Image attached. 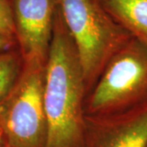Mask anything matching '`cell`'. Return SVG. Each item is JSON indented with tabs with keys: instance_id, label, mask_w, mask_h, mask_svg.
I'll return each mask as SVG.
<instances>
[{
	"instance_id": "cell-1",
	"label": "cell",
	"mask_w": 147,
	"mask_h": 147,
	"mask_svg": "<svg viewBox=\"0 0 147 147\" xmlns=\"http://www.w3.org/2000/svg\"><path fill=\"white\" fill-rule=\"evenodd\" d=\"M85 85L76 47L58 4L45 68L46 147H85L87 127L83 117Z\"/></svg>"
},
{
	"instance_id": "cell-2",
	"label": "cell",
	"mask_w": 147,
	"mask_h": 147,
	"mask_svg": "<svg viewBox=\"0 0 147 147\" xmlns=\"http://www.w3.org/2000/svg\"><path fill=\"white\" fill-rule=\"evenodd\" d=\"M86 84L94 82L116 53L133 38L116 22L100 0H59Z\"/></svg>"
},
{
	"instance_id": "cell-3",
	"label": "cell",
	"mask_w": 147,
	"mask_h": 147,
	"mask_svg": "<svg viewBox=\"0 0 147 147\" xmlns=\"http://www.w3.org/2000/svg\"><path fill=\"white\" fill-rule=\"evenodd\" d=\"M45 68L46 63L23 61L16 84L0 103V127L8 147H46Z\"/></svg>"
},
{
	"instance_id": "cell-4",
	"label": "cell",
	"mask_w": 147,
	"mask_h": 147,
	"mask_svg": "<svg viewBox=\"0 0 147 147\" xmlns=\"http://www.w3.org/2000/svg\"><path fill=\"white\" fill-rule=\"evenodd\" d=\"M147 105V45L132 38L111 58L90 98V113L115 115Z\"/></svg>"
},
{
	"instance_id": "cell-5",
	"label": "cell",
	"mask_w": 147,
	"mask_h": 147,
	"mask_svg": "<svg viewBox=\"0 0 147 147\" xmlns=\"http://www.w3.org/2000/svg\"><path fill=\"white\" fill-rule=\"evenodd\" d=\"M59 0H11L16 38L23 61L47 62Z\"/></svg>"
},
{
	"instance_id": "cell-6",
	"label": "cell",
	"mask_w": 147,
	"mask_h": 147,
	"mask_svg": "<svg viewBox=\"0 0 147 147\" xmlns=\"http://www.w3.org/2000/svg\"><path fill=\"white\" fill-rule=\"evenodd\" d=\"M85 147H147V105L87 128Z\"/></svg>"
},
{
	"instance_id": "cell-7",
	"label": "cell",
	"mask_w": 147,
	"mask_h": 147,
	"mask_svg": "<svg viewBox=\"0 0 147 147\" xmlns=\"http://www.w3.org/2000/svg\"><path fill=\"white\" fill-rule=\"evenodd\" d=\"M114 20L147 45V0H100Z\"/></svg>"
},
{
	"instance_id": "cell-8",
	"label": "cell",
	"mask_w": 147,
	"mask_h": 147,
	"mask_svg": "<svg viewBox=\"0 0 147 147\" xmlns=\"http://www.w3.org/2000/svg\"><path fill=\"white\" fill-rule=\"evenodd\" d=\"M23 58L20 52L0 53V103L13 88L21 74Z\"/></svg>"
},
{
	"instance_id": "cell-9",
	"label": "cell",
	"mask_w": 147,
	"mask_h": 147,
	"mask_svg": "<svg viewBox=\"0 0 147 147\" xmlns=\"http://www.w3.org/2000/svg\"><path fill=\"white\" fill-rule=\"evenodd\" d=\"M0 36L16 38L11 0H0Z\"/></svg>"
},
{
	"instance_id": "cell-10",
	"label": "cell",
	"mask_w": 147,
	"mask_h": 147,
	"mask_svg": "<svg viewBox=\"0 0 147 147\" xmlns=\"http://www.w3.org/2000/svg\"><path fill=\"white\" fill-rule=\"evenodd\" d=\"M17 44L15 38L0 36V53L10 50L11 47Z\"/></svg>"
},
{
	"instance_id": "cell-11",
	"label": "cell",
	"mask_w": 147,
	"mask_h": 147,
	"mask_svg": "<svg viewBox=\"0 0 147 147\" xmlns=\"http://www.w3.org/2000/svg\"><path fill=\"white\" fill-rule=\"evenodd\" d=\"M4 142L3 140V133H2V130H1V127H0V142Z\"/></svg>"
},
{
	"instance_id": "cell-12",
	"label": "cell",
	"mask_w": 147,
	"mask_h": 147,
	"mask_svg": "<svg viewBox=\"0 0 147 147\" xmlns=\"http://www.w3.org/2000/svg\"><path fill=\"white\" fill-rule=\"evenodd\" d=\"M0 147H8V146L6 145L5 142H0Z\"/></svg>"
}]
</instances>
